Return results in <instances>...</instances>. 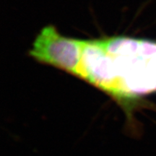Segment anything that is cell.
<instances>
[{"instance_id": "7a4b0ae2", "label": "cell", "mask_w": 156, "mask_h": 156, "mask_svg": "<svg viewBox=\"0 0 156 156\" xmlns=\"http://www.w3.org/2000/svg\"><path fill=\"white\" fill-rule=\"evenodd\" d=\"M81 39L64 36L54 25L45 26L35 38L29 55L40 63L74 75L80 60Z\"/></svg>"}, {"instance_id": "6da1fadb", "label": "cell", "mask_w": 156, "mask_h": 156, "mask_svg": "<svg viewBox=\"0 0 156 156\" xmlns=\"http://www.w3.org/2000/svg\"><path fill=\"white\" fill-rule=\"evenodd\" d=\"M74 76L101 90L127 109L156 92V41L116 36L82 40Z\"/></svg>"}]
</instances>
